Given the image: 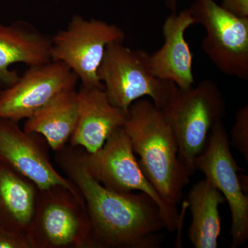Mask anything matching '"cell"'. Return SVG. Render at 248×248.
I'll return each instance as SVG.
<instances>
[{"label":"cell","instance_id":"cell-1","mask_svg":"<svg viewBox=\"0 0 248 248\" xmlns=\"http://www.w3.org/2000/svg\"><path fill=\"white\" fill-rule=\"evenodd\" d=\"M55 159L82 195L91 223V248H157L166 229L157 204L144 192L107 188L91 175L79 146L69 143Z\"/></svg>","mask_w":248,"mask_h":248},{"label":"cell","instance_id":"cell-2","mask_svg":"<svg viewBox=\"0 0 248 248\" xmlns=\"http://www.w3.org/2000/svg\"><path fill=\"white\" fill-rule=\"evenodd\" d=\"M122 128L147 179L166 203L177 206L191 174L179 159L177 139L161 109L138 99L129 107Z\"/></svg>","mask_w":248,"mask_h":248},{"label":"cell","instance_id":"cell-3","mask_svg":"<svg viewBox=\"0 0 248 248\" xmlns=\"http://www.w3.org/2000/svg\"><path fill=\"white\" fill-rule=\"evenodd\" d=\"M161 110L177 139L179 159L193 174L196 160L206 148L210 131L226 115L221 89L210 79L186 89L172 83L169 99Z\"/></svg>","mask_w":248,"mask_h":248},{"label":"cell","instance_id":"cell-4","mask_svg":"<svg viewBox=\"0 0 248 248\" xmlns=\"http://www.w3.org/2000/svg\"><path fill=\"white\" fill-rule=\"evenodd\" d=\"M27 236L31 248H91V223L81 193L60 185L39 189Z\"/></svg>","mask_w":248,"mask_h":248},{"label":"cell","instance_id":"cell-5","mask_svg":"<svg viewBox=\"0 0 248 248\" xmlns=\"http://www.w3.org/2000/svg\"><path fill=\"white\" fill-rule=\"evenodd\" d=\"M151 54L142 49H131L123 42L107 46L97 70L109 102L126 113L133 102L151 98L161 109L169 99L170 81L156 78L150 61Z\"/></svg>","mask_w":248,"mask_h":248},{"label":"cell","instance_id":"cell-6","mask_svg":"<svg viewBox=\"0 0 248 248\" xmlns=\"http://www.w3.org/2000/svg\"><path fill=\"white\" fill-rule=\"evenodd\" d=\"M80 151L86 169L95 180L116 192H144L159 207L166 229L170 232L177 229L180 215L177 206L166 203L147 179L123 128L114 132L95 153H87L81 147Z\"/></svg>","mask_w":248,"mask_h":248},{"label":"cell","instance_id":"cell-7","mask_svg":"<svg viewBox=\"0 0 248 248\" xmlns=\"http://www.w3.org/2000/svg\"><path fill=\"white\" fill-rule=\"evenodd\" d=\"M125 37L123 29L115 24L74 16L65 29L51 37L50 58L69 67L81 86L104 88L97 70L104 52L108 45L124 42Z\"/></svg>","mask_w":248,"mask_h":248},{"label":"cell","instance_id":"cell-8","mask_svg":"<svg viewBox=\"0 0 248 248\" xmlns=\"http://www.w3.org/2000/svg\"><path fill=\"white\" fill-rule=\"evenodd\" d=\"M190 11L204 28V53L223 74L248 80V17L235 16L215 0H195Z\"/></svg>","mask_w":248,"mask_h":248},{"label":"cell","instance_id":"cell-9","mask_svg":"<svg viewBox=\"0 0 248 248\" xmlns=\"http://www.w3.org/2000/svg\"><path fill=\"white\" fill-rule=\"evenodd\" d=\"M229 135L223 121L215 124L208 144L195 161L196 170L221 192L229 205L232 215V248L244 246L248 240V196L240 184L243 170L231 153Z\"/></svg>","mask_w":248,"mask_h":248},{"label":"cell","instance_id":"cell-10","mask_svg":"<svg viewBox=\"0 0 248 248\" xmlns=\"http://www.w3.org/2000/svg\"><path fill=\"white\" fill-rule=\"evenodd\" d=\"M79 78L62 62L29 66L15 84L0 91V118H29L60 93L76 89Z\"/></svg>","mask_w":248,"mask_h":248},{"label":"cell","instance_id":"cell-11","mask_svg":"<svg viewBox=\"0 0 248 248\" xmlns=\"http://www.w3.org/2000/svg\"><path fill=\"white\" fill-rule=\"evenodd\" d=\"M48 147L38 134L24 131L16 121L0 118V161L33 182L40 190L60 185L79 192L54 167Z\"/></svg>","mask_w":248,"mask_h":248},{"label":"cell","instance_id":"cell-12","mask_svg":"<svg viewBox=\"0 0 248 248\" xmlns=\"http://www.w3.org/2000/svg\"><path fill=\"white\" fill-rule=\"evenodd\" d=\"M78 97L79 115L69 144L95 153L114 132L123 127L126 113L110 104L104 88L81 86Z\"/></svg>","mask_w":248,"mask_h":248},{"label":"cell","instance_id":"cell-13","mask_svg":"<svg viewBox=\"0 0 248 248\" xmlns=\"http://www.w3.org/2000/svg\"><path fill=\"white\" fill-rule=\"evenodd\" d=\"M188 9L172 13L162 27L164 42L162 46L150 57L153 74L170 81L180 89H188L195 84L192 71V53L186 40V31L194 25Z\"/></svg>","mask_w":248,"mask_h":248},{"label":"cell","instance_id":"cell-14","mask_svg":"<svg viewBox=\"0 0 248 248\" xmlns=\"http://www.w3.org/2000/svg\"><path fill=\"white\" fill-rule=\"evenodd\" d=\"M50 48L51 37L29 23L0 24V84L9 87L19 79L17 72L10 69L14 63L32 66L51 61Z\"/></svg>","mask_w":248,"mask_h":248},{"label":"cell","instance_id":"cell-15","mask_svg":"<svg viewBox=\"0 0 248 248\" xmlns=\"http://www.w3.org/2000/svg\"><path fill=\"white\" fill-rule=\"evenodd\" d=\"M78 115V91L67 90L27 118L23 129L27 133L43 137L49 148L55 153L69 143Z\"/></svg>","mask_w":248,"mask_h":248},{"label":"cell","instance_id":"cell-16","mask_svg":"<svg viewBox=\"0 0 248 248\" xmlns=\"http://www.w3.org/2000/svg\"><path fill=\"white\" fill-rule=\"evenodd\" d=\"M39 188L0 161V230L27 235Z\"/></svg>","mask_w":248,"mask_h":248},{"label":"cell","instance_id":"cell-17","mask_svg":"<svg viewBox=\"0 0 248 248\" xmlns=\"http://www.w3.org/2000/svg\"><path fill=\"white\" fill-rule=\"evenodd\" d=\"M226 202L221 192L206 179L192 186L187 194V203L192 215L188 237L194 247H218L221 231L219 206Z\"/></svg>","mask_w":248,"mask_h":248},{"label":"cell","instance_id":"cell-18","mask_svg":"<svg viewBox=\"0 0 248 248\" xmlns=\"http://www.w3.org/2000/svg\"><path fill=\"white\" fill-rule=\"evenodd\" d=\"M232 146L234 147L248 162V105L240 108L235 115L231 131Z\"/></svg>","mask_w":248,"mask_h":248},{"label":"cell","instance_id":"cell-19","mask_svg":"<svg viewBox=\"0 0 248 248\" xmlns=\"http://www.w3.org/2000/svg\"><path fill=\"white\" fill-rule=\"evenodd\" d=\"M0 248H31L27 235L0 230Z\"/></svg>","mask_w":248,"mask_h":248},{"label":"cell","instance_id":"cell-20","mask_svg":"<svg viewBox=\"0 0 248 248\" xmlns=\"http://www.w3.org/2000/svg\"><path fill=\"white\" fill-rule=\"evenodd\" d=\"M221 6L241 17H248V0H222Z\"/></svg>","mask_w":248,"mask_h":248},{"label":"cell","instance_id":"cell-21","mask_svg":"<svg viewBox=\"0 0 248 248\" xmlns=\"http://www.w3.org/2000/svg\"><path fill=\"white\" fill-rule=\"evenodd\" d=\"M240 184H241L242 190L246 195H248V177L246 174L241 173L239 174Z\"/></svg>","mask_w":248,"mask_h":248},{"label":"cell","instance_id":"cell-22","mask_svg":"<svg viewBox=\"0 0 248 248\" xmlns=\"http://www.w3.org/2000/svg\"><path fill=\"white\" fill-rule=\"evenodd\" d=\"M168 9L172 13H177V0H165Z\"/></svg>","mask_w":248,"mask_h":248},{"label":"cell","instance_id":"cell-23","mask_svg":"<svg viewBox=\"0 0 248 248\" xmlns=\"http://www.w3.org/2000/svg\"><path fill=\"white\" fill-rule=\"evenodd\" d=\"M1 84H0V91H1Z\"/></svg>","mask_w":248,"mask_h":248}]
</instances>
